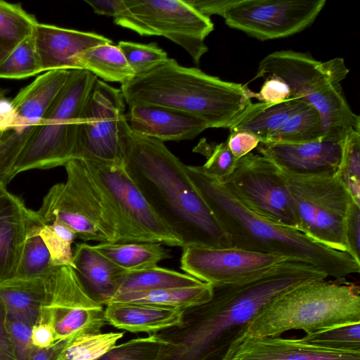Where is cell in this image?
Returning a JSON list of instances; mask_svg holds the SVG:
<instances>
[{
	"label": "cell",
	"instance_id": "ab89813d",
	"mask_svg": "<svg viewBox=\"0 0 360 360\" xmlns=\"http://www.w3.org/2000/svg\"><path fill=\"white\" fill-rule=\"evenodd\" d=\"M193 151L200 153L207 158L201 171L219 181H224L233 172L237 159L231 152L226 141L220 143H208L202 139Z\"/></svg>",
	"mask_w": 360,
	"mask_h": 360
},
{
	"label": "cell",
	"instance_id": "5bb4252c",
	"mask_svg": "<svg viewBox=\"0 0 360 360\" xmlns=\"http://www.w3.org/2000/svg\"><path fill=\"white\" fill-rule=\"evenodd\" d=\"M326 0H236L223 18L231 28L259 40L283 38L311 25Z\"/></svg>",
	"mask_w": 360,
	"mask_h": 360
},
{
	"label": "cell",
	"instance_id": "9c48e42d",
	"mask_svg": "<svg viewBox=\"0 0 360 360\" xmlns=\"http://www.w3.org/2000/svg\"><path fill=\"white\" fill-rule=\"evenodd\" d=\"M282 174L300 231L325 246L348 252L345 225L353 200L342 183L335 176Z\"/></svg>",
	"mask_w": 360,
	"mask_h": 360
},
{
	"label": "cell",
	"instance_id": "ac0fdd59",
	"mask_svg": "<svg viewBox=\"0 0 360 360\" xmlns=\"http://www.w3.org/2000/svg\"><path fill=\"white\" fill-rule=\"evenodd\" d=\"M226 360H360V352L328 349L301 338L241 337Z\"/></svg>",
	"mask_w": 360,
	"mask_h": 360
},
{
	"label": "cell",
	"instance_id": "c3c4849f",
	"mask_svg": "<svg viewBox=\"0 0 360 360\" xmlns=\"http://www.w3.org/2000/svg\"><path fill=\"white\" fill-rule=\"evenodd\" d=\"M6 323V308L0 298V360H16Z\"/></svg>",
	"mask_w": 360,
	"mask_h": 360
},
{
	"label": "cell",
	"instance_id": "ee69618b",
	"mask_svg": "<svg viewBox=\"0 0 360 360\" xmlns=\"http://www.w3.org/2000/svg\"><path fill=\"white\" fill-rule=\"evenodd\" d=\"M345 237L348 253L360 263V205L353 201L345 220Z\"/></svg>",
	"mask_w": 360,
	"mask_h": 360
},
{
	"label": "cell",
	"instance_id": "e0dca14e",
	"mask_svg": "<svg viewBox=\"0 0 360 360\" xmlns=\"http://www.w3.org/2000/svg\"><path fill=\"white\" fill-rule=\"evenodd\" d=\"M342 141L260 143L257 148L283 174L296 176H335L341 160Z\"/></svg>",
	"mask_w": 360,
	"mask_h": 360
},
{
	"label": "cell",
	"instance_id": "d4e9b609",
	"mask_svg": "<svg viewBox=\"0 0 360 360\" xmlns=\"http://www.w3.org/2000/svg\"><path fill=\"white\" fill-rule=\"evenodd\" d=\"M309 105L304 100L295 97L278 103L250 102L229 129L230 131L251 133L261 143H266L276 131Z\"/></svg>",
	"mask_w": 360,
	"mask_h": 360
},
{
	"label": "cell",
	"instance_id": "44dd1931",
	"mask_svg": "<svg viewBox=\"0 0 360 360\" xmlns=\"http://www.w3.org/2000/svg\"><path fill=\"white\" fill-rule=\"evenodd\" d=\"M36 212L26 207L15 195L6 191L0 197V283L16 277Z\"/></svg>",
	"mask_w": 360,
	"mask_h": 360
},
{
	"label": "cell",
	"instance_id": "8d00e7d4",
	"mask_svg": "<svg viewBox=\"0 0 360 360\" xmlns=\"http://www.w3.org/2000/svg\"><path fill=\"white\" fill-rule=\"evenodd\" d=\"M38 233L50 253L53 266H73L71 245L77 236L70 227L58 220L50 224L39 223Z\"/></svg>",
	"mask_w": 360,
	"mask_h": 360
},
{
	"label": "cell",
	"instance_id": "681fc988",
	"mask_svg": "<svg viewBox=\"0 0 360 360\" xmlns=\"http://www.w3.org/2000/svg\"><path fill=\"white\" fill-rule=\"evenodd\" d=\"M98 15H104L112 17L117 16L124 8V0H86Z\"/></svg>",
	"mask_w": 360,
	"mask_h": 360
},
{
	"label": "cell",
	"instance_id": "f546056e",
	"mask_svg": "<svg viewBox=\"0 0 360 360\" xmlns=\"http://www.w3.org/2000/svg\"><path fill=\"white\" fill-rule=\"evenodd\" d=\"M202 283L204 282L187 274L155 266L141 270L126 271L121 278L115 295L131 292L191 287Z\"/></svg>",
	"mask_w": 360,
	"mask_h": 360
},
{
	"label": "cell",
	"instance_id": "cb8c5ba5",
	"mask_svg": "<svg viewBox=\"0 0 360 360\" xmlns=\"http://www.w3.org/2000/svg\"><path fill=\"white\" fill-rule=\"evenodd\" d=\"M53 269L45 277L15 278L0 283V298L8 319L32 327L49 300Z\"/></svg>",
	"mask_w": 360,
	"mask_h": 360
},
{
	"label": "cell",
	"instance_id": "277c9868",
	"mask_svg": "<svg viewBox=\"0 0 360 360\" xmlns=\"http://www.w3.org/2000/svg\"><path fill=\"white\" fill-rule=\"evenodd\" d=\"M246 84L230 82L173 58L122 85L125 103L155 105L195 116L209 128H229L251 102Z\"/></svg>",
	"mask_w": 360,
	"mask_h": 360
},
{
	"label": "cell",
	"instance_id": "7bdbcfd3",
	"mask_svg": "<svg viewBox=\"0 0 360 360\" xmlns=\"http://www.w3.org/2000/svg\"><path fill=\"white\" fill-rule=\"evenodd\" d=\"M249 98H255L260 102L266 103H278L290 98L288 85L280 78L275 76L267 77L258 93L247 89Z\"/></svg>",
	"mask_w": 360,
	"mask_h": 360
},
{
	"label": "cell",
	"instance_id": "484cf974",
	"mask_svg": "<svg viewBox=\"0 0 360 360\" xmlns=\"http://www.w3.org/2000/svg\"><path fill=\"white\" fill-rule=\"evenodd\" d=\"M70 72L67 70H49L21 89L10 101L13 118L39 124L67 82Z\"/></svg>",
	"mask_w": 360,
	"mask_h": 360
},
{
	"label": "cell",
	"instance_id": "83f0119b",
	"mask_svg": "<svg viewBox=\"0 0 360 360\" xmlns=\"http://www.w3.org/2000/svg\"><path fill=\"white\" fill-rule=\"evenodd\" d=\"M213 286L204 283L200 285L131 292L115 295L112 302H137L184 310L208 301ZM109 303V304H110Z\"/></svg>",
	"mask_w": 360,
	"mask_h": 360
},
{
	"label": "cell",
	"instance_id": "11a10c76",
	"mask_svg": "<svg viewBox=\"0 0 360 360\" xmlns=\"http://www.w3.org/2000/svg\"><path fill=\"white\" fill-rule=\"evenodd\" d=\"M1 129H0V135H1Z\"/></svg>",
	"mask_w": 360,
	"mask_h": 360
},
{
	"label": "cell",
	"instance_id": "60d3db41",
	"mask_svg": "<svg viewBox=\"0 0 360 360\" xmlns=\"http://www.w3.org/2000/svg\"><path fill=\"white\" fill-rule=\"evenodd\" d=\"M163 342L155 334L116 345L96 360H156Z\"/></svg>",
	"mask_w": 360,
	"mask_h": 360
},
{
	"label": "cell",
	"instance_id": "4fadbf2b",
	"mask_svg": "<svg viewBox=\"0 0 360 360\" xmlns=\"http://www.w3.org/2000/svg\"><path fill=\"white\" fill-rule=\"evenodd\" d=\"M125 103L120 89L96 79L81 115L75 159L123 162L119 127Z\"/></svg>",
	"mask_w": 360,
	"mask_h": 360
},
{
	"label": "cell",
	"instance_id": "db71d44e",
	"mask_svg": "<svg viewBox=\"0 0 360 360\" xmlns=\"http://www.w3.org/2000/svg\"><path fill=\"white\" fill-rule=\"evenodd\" d=\"M7 191L6 190V186H4L1 184H0V197L6 192Z\"/></svg>",
	"mask_w": 360,
	"mask_h": 360
},
{
	"label": "cell",
	"instance_id": "1f68e13d",
	"mask_svg": "<svg viewBox=\"0 0 360 360\" xmlns=\"http://www.w3.org/2000/svg\"><path fill=\"white\" fill-rule=\"evenodd\" d=\"M322 136L320 115L309 105L276 131L266 143H303L321 140Z\"/></svg>",
	"mask_w": 360,
	"mask_h": 360
},
{
	"label": "cell",
	"instance_id": "8fae6325",
	"mask_svg": "<svg viewBox=\"0 0 360 360\" xmlns=\"http://www.w3.org/2000/svg\"><path fill=\"white\" fill-rule=\"evenodd\" d=\"M115 24L141 36H162L185 49L196 65L208 51L205 38L213 31L210 18L185 0H124Z\"/></svg>",
	"mask_w": 360,
	"mask_h": 360
},
{
	"label": "cell",
	"instance_id": "6da1fadb",
	"mask_svg": "<svg viewBox=\"0 0 360 360\" xmlns=\"http://www.w3.org/2000/svg\"><path fill=\"white\" fill-rule=\"evenodd\" d=\"M327 277L310 264L287 259L239 282L212 285L208 301L184 309L179 324L153 333L163 342L156 360H226L248 324L269 302Z\"/></svg>",
	"mask_w": 360,
	"mask_h": 360
},
{
	"label": "cell",
	"instance_id": "7402d4cb",
	"mask_svg": "<svg viewBox=\"0 0 360 360\" xmlns=\"http://www.w3.org/2000/svg\"><path fill=\"white\" fill-rule=\"evenodd\" d=\"M72 262V270L83 290L102 306L110 302L127 271L98 252L94 245L84 243L76 245Z\"/></svg>",
	"mask_w": 360,
	"mask_h": 360
},
{
	"label": "cell",
	"instance_id": "7a4b0ae2",
	"mask_svg": "<svg viewBox=\"0 0 360 360\" xmlns=\"http://www.w3.org/2000/svg\"><path fill=\"white\" fill-rule=\"evenodd\" d=\"M119 143L127 173L182 248L233 247L189 178L187 165L163 142L134 132L124 117Z\"/></svg>",
	"mask_w": 360,
	"mask_h": 360
},
{
	"label": "cell",
	"instance_id": "f907efd6",
	"mask_svg": "<svg viewBox=\"0 0 360 360\" xmlns=\"http://www.w3.org/2000/svg\"><path fill=\"white\" fill-rule=\"evenodd\" d=\"M70 337L58 340L48 347L39 348L31 360H56L67 345Z\"/></svg>",
	"mask_w": 360,
	"mask_h": 360
},
{
	"label": "cell",
	"instance_id": "836d02e7",
	"mask_svg": "<svg viewBox=\"0 0 360 360\" xmlns=\"http://www.w3.org/2000/svg\"><path fill=\"white\" fill-rule=\"evenodd\" d=\"M37 220L31 226L26 238L15 278H34L48 276L56 267L50 253L38 233Z\"/></svg>",
	"mask_w": 360,
	"mask_h": 360
},
{
	"label": "cell",
	"instance_id": "e575fe53",
	"mask_svg": "<svg viewBox=\"0 0 360 360\" xmlns=\"http://www.w3.org/2000/svg\"><path fill=\"white\" fill-rule=\"evenodd\" d=\"M41 72L34 32L15 46L0 64V78L20 79Z\"/></svg>",
	"mask_w": 360,
	"mask_h": 360
},
{
	"label": "cell",
	"instance_id": "816d5d0a",
	"mask_svg": "<svg viewBox=\"0 0 360 360\" xmlns=\"http://www.w3.org/2000/svg\"><path fill=\"white\" fill-rule=\"evenodd\" d=\"M6 101L5 91H0V129L10 122L12 115L10 101Z\"/></svg>",
	"mask_w": 360,
	"mask_h": 360
},
{
	"label": "cell",
	"instance_id": "4316f807",
	"mask_svg": "<svg viewBox=\"0 0 360 360\" xmlns=\"http://www.w3.org/2000/svg\"><path fill=\"white\" fill-rule=\"evenodd\" d=\"M77 69L85 70L97 78L122 85L135 77L134 72L117 45L106 43L91 47L78 54Z\"/></svg>",
	"mask_w": 360,
	"mask_h": 360
},
{
	"label": "cell",
	"instance_id": "30bf717a",
	"mask_svg": "<svg viewBox=\"0 0 360 360\" xmlns=\"http://www.w3.org/2000/svg\"><path fill=\"white\" fill-rule=\"evenodd\" d=\"M82 160L117 216L120 233L118 243H158L183 247L181 241L150 207L123 162Z\"/></svg>",
	"mask_w": 360,
	"mask_h": 360
},
{
	"label": "cell",
	"instance_id": "f6af8a7d",
	"mask_svg": "<svg viewBox=\"0 0 360 360\" xmlns=\"http://www.w3.org/2000/svg\"><path fill=\"white\" fill-rule=\"evenodd\" d=\"M226 141L231 152L237 160L251 153L260 143L257 136L243 131H230Z\"/></svg>",
	"mask_w": 360,
	"mask_h": 360
},
{
	"label": "cell",
	"instance_id": "603a6c76",
	"mask_svg": "<svg viewBox=\"0 0 360 360\" xmlns=\"http://www.w3.org/2000/svg\"><path fill=\"white\" fill-rule=\"evenodd\" d=\"M183 311L144 303L112 302L104 311L107 323L117 329L153 334L179 324Z\"/></svg>",
	"mask_w": 360,
	"mask_h": 360
},
{
	"label": "cell",
	"instance_id": "d590c367",
	"mask_svg": "<svg viewBox=\"0 0 360 360\" xmlns=\"http://www.w3.org/2000/svg\"><path fill=\"white\" fill-rule=\"evenodd\" d=\"M335 176L352 200L360 205V130L352 129L344 138L341 160Z\"/></svg>",
	"mask_w": 360,
	"mask_h": 360
},
{
	"label": "cell",
	"instance_id": "f1b7e54d",
	"mask_svg": "<svg viewBox=\"0 0 360 360\" xmlns=\"http://www.w3.org/2000/svg\"><path fill=\"white\" fill-rule=\"evenodd\" d=\"M94 247L127 271L153 267L171 257L169 252L158 243H98Z\"/></svg>",
	"mask_w": 360,
	"mask_h": 360
},
{
	"label": "cell",
	"instance_id": "ba28073f",
	"mask_svg": "<svg viewBox=\"0 0 360 360\" xmlns=\"http://www.w3.org/2000/svg\"><path fill=\"white\" fill-rule=\"evenodd\" d=\"M98 78L85 70H72L15 165L13 174L49 169L75 159L79 124L86 98Z\"/></svg>",
	"mask_w": 360,
	"mask_h": 360
},
{
	"label": "cell",
	"instance_id": "8992f818",
	"mask_svg": "<svg viewBox=\"0 0 360 360\" xmlns=\"http://www.w3.org/2000/svg\"><path fill=\"white\" fill-rule=\"evenodd\" d=\"M349 71L342 58L321 62L309 53L283 50L264 57L254 79L275 76L284 81L290 97L300 98L317 110L321 140L340 141L351 129L360 130V117L350 108L340 84Z\"/></svg>",
	"mask_w": 360,
	"mask_h": 360
},
{
	"label": "cell",
	"instance_id": "f35d334b",
	"mask_svg": "<svg viewBox=\"0 0 360 360\" xmlns=\"http://www.w3.org/2000/svg\"><path fill=\"white\" fill-rule=\"evenodd\" d=\"M134 72L135 76L146 74L164 64L167 53L156 43L140 44L120 41L117 45Z\"/></svg>",
	"mask_w": 360,
	"mask_h": 360
},
{
	"label": "cell",
	"instance_id": "7dc6e473",
	"mask_svg": "<svg viewBox=\"0 0 360 360\" xmlns=\"http://www.w3.org/2000/svg\"><path fill=\"white\" fill-rule=\"evenodd\" d=\"M203 16L210 18L212 15L224 16L236 0H185Z\"/></svg>",
	"mask_w": 360,
	"mask_h": 360
},
{
	"label": "cell",
	"instance_id": "52a82bcc",
	"mask_svg": "<svg viewBox=\"0 0 360 360\" xmlns=\"http://www.w3.org/2000/svg\"><path fill=\"white\" fill-rule=\"evenodd\" d=\"M64 166L67 180L49 189L36 212L37 220L42 224L58 220L84 241L118 243L117 216L84 162L73 159Z\"/></svg>",
	"mask_w": 360,
	"mask_h": 360
},
{
	"label": "cell",
	"instance_id": "74e56055",
	"mask_svg": "<svg viewBox=\"0 0 360 360\" xmlns=\"http://www.w3.org/2000/svg\"><path fill=\"white\" fill-rule=\"evenodd\" d=\"M301 339L328 349L360 352V323L321 329L306 334Z\"/></svg>",
	"mask_w": 360,
	"mask_h": 360
},
{
	"label": "cell",
	"instance_id": "7c38bea8",
	"mask_svg": "<svg viewBox=\"0 0 360 360\" xmlns=\"http://www.w3.org/2000/svg\"><path fill=\"white\" fill-rule=\"evenodd\" d=\"M251 212L274 224L300 231L285 179L266 157L250 153L222 181Z\"/></svg>",
	"mask_w": 360,
	"mask_h": 360
},
{
	"label": "cell",
	"instance_id": "ffe728a7",
	"mask_svg": "<svg viewBox=\"0 0 360 360\" xmlns=\"http://www.w3.org/2000/svg\"><path fill=\"white\" fill-rule=\"evenodd\" d=\"M124 117L134 132L162 142L191 140L209 128L195 116L155 105L130 106Z\"/></svg>",
	"mask_w": 360,
	"mask_h": 360
},
{
	"label": "cell",
	"instance_id": "f5cc1de1",
	"mask_svg": "<svg viewBox=\"0 0 360 360\" xmlns=\"http://www.w3.org/2000/svg\"><path fill=\"white\" fill-rule=\"evenodd\" d=\"M10 51L0 42V64L4 61Z\"/></svg>",
	"mask_w": 360,
	"mask_h": 360
},
{
	"label": "cell",
	"instance_id": "2e32d148",
	"mask_svg": "<svg viewBox=\"0 0 360 360\" xmlns=\"http://www.w3.org/2000/svg\"><path fill=\"white\" fill-rule=\"evenodd\" d=\"M289 259L285 257L248 251L234 247L183 248L181 269L212 285L239 282Z\"/></svg>",
	"mask_w": 360,
	"mask_h": 360
},
{
	"label": "cell",
	"instance_id": "d6a6232c",
	"mask_svg": "<svg viewBox=\"0 0 360 360\" xmlns=\"http://www.w3.org/2000/svg\"><path fill=\"white\" fill-rule=\"evenodd\" d=\"M37 23L20 4L0 0V42L9 51L32 34Z\"/></svg>",
	"mask_w": 360,
	"mask_h": 360
},
{
	"label": "cell",
	"instance_id": "4dcf8cb0",
	"mask_svg": "<svg viewBox=\"0 0 360 360\" xmlns=\"http://www.w3.org/2000/svg\"><path fill=\"white\" fill-rule=\"evenodd\" d=\"M39 124L18 121L11 117L9 124L1 129L0 184L6 186L15 176L13 170L17 160Z\"/></svg>",
	"mask_w": 360,
	"mask_h": 360
},
{
	"label": "cell",
	"instance_id": "d6986e66",
	"mask_svg": "<svg viewBox=\"0 0 360 360\" xmlns=\"http://www.w3.org/2000/svg\"><path fill=\"white\" fill-rule=\"evenodd\" d=\"M41 71L77 70L76 57L84 51L112 41L95 32L38 22L34 30Z\"/></svg>",
	"mask_w": 360,
	"mask_h": 360
},
{
	"label": "cell",
	"instance_id": "9a60e30c",
	"mask_svg": "<svg viewBox=\"0 0 360 360\" xmlns=\"http://www.w3.org/2000/svg\"><path fill=\"white\" fill-rule=\"evenodd\" d=\"M44 311L56 340L80 333H99L107 323L103 306L94 302L79 284L72 268L56 266Z\"/></svg>",
	"mask_w": 360,
	"mask_h": 360
},
{
	"label": "cell",
	"instance_id": "5b68a950",
	"mask_svg": "<svg viewBox=\"0 0 360 360\" xmlns=\"http://www.w3.org/2000/svg\"><path fill=\"white\" fill-rule=\"evenodd\" d=\"M360 323V288L343 278L307 282L264 306L241 337H278L291 330L307 334ZM240 337V338H241Z\"/></svg>",
	"mask_w": 360,
	"mask_h": 360
},
{
	"label": "cell",
	"instance_id": "bcb514c9",
	"mask_svg": "<svg viewBox=\"0 0 360 360\" xmlns=\"http://www.w3.org/2000/svg\"><path fill=\"white\" fill-rule=\"evenodd\" d=\"M32 339L38 348L48 347L57 342L51 321L44 311L32 327Z\"/></svg>",
	"mask_w": 360,
	"mask_h": 360
},
{
	"label": "cell",
	"instance_id": "b9f144b4",
	"mask_svg": "<svg viewBox=\"0 0 360 360\" xmlns=\"http://www.w3.org/2000/svg\"><path fill=\"white\" fill-rule=\"evenodd\" d=\"M6 324L16 360H31L39 349L32 342V326L22 321L8 318Z\"/></svg>",
	"mask_w": 360,
	"mask_h": 360
},
{
	"label": "cell",
	"instance_id": "3957f363",
	"mask_svg": "<svg viewBox=\"0 0 360 360\" xmlns=\"http://www.w3.org/2000/svg\"><path fill=\"white\" fill-rule=\"evenodd\" d=\"M186 169L233 247L306 262L334 278L359 273L360 263L348 252L325 246L298 230L264 219L248 210L221 181L204 173L198 166L187 165Z\"/></svg>",
	"mask_w": 360,
	"mask_h": 360
}]
</instances>
